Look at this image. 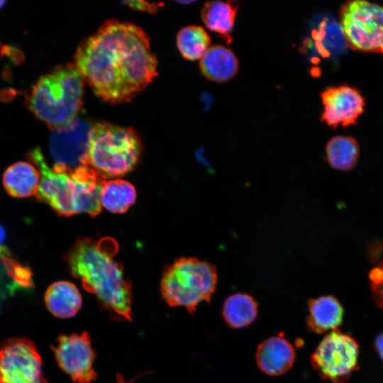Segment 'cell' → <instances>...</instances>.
<instances>
[{
    "instance_id": "obj_14",
    "label": "cell",
    "mask_w": 383,
    "mask_h": 383,
    "mask_svg": "<svg viewBox=\"0 0 383 383\" xmlns=\"http://www.w3.org/2000/svg\"><path fill=\"white\" fill-rule=\"evenodd\" d=\"M307 326L313 332L321 334L336 329L343 321V309L331 295L321 296L308 301Z\"/></svg>"
},
{
    "instance_id": "obj_20",
    "label": "cell",
    "mask_w": 383,
    "mask_h": 383,
    "mask_svg": "<svg viewBox=\"0 0 383 383\" xmlns=\"http://www.w3.org/2000/svg\"><path fill=\"white\" fill-rule=\"evenodd\" d=\"M326 159L334 169L348 171L357 163L359 148L357 141L349 136L332 138L326 145Z\"/></svg>"
},
{
    "instance_id": "obj_28",
    "label": "cell",
    "mask_w": 383,
    "mask_h": 383,
    "mask_svg": "<svg viewBox=\"0 0 383 383\" xmlns=\"http://www.w3.org/2000/svg\"><path fill=\"white\" fill-rule=\"evenodd\" d=\"M4 4H5V1H0V8H1V6H3Z\"/></svg>"
},
{
    "instance_id": "obj_25",
    "label": "cell",
    "mask_w": 383,
    "mask_h": 383,
    "mask_svg": "<svg viewBox=\"0 0 383 383\" xmlns=\"http://www.w3.org/2000/svg\"><path fill=\"white\" fill-rule=\"evenodd\" d=\"M375 348L379 357L383 360V333L379 334L375 339Z\"/></svg>"
},
{
    "instance_id": "obj_21",
    "label": "cell",
    "mask_w": 383,
    "mask_h": 383,
    "mask_svg": "<svg viewBox=\"0 0 383 383\" xmlns=\"http://www.w3.org/2000/svg\"><path fill=\"white\" fill-rule=\"evenodd\" d=\"M236 10V6L233 3L209 1L201 10V18L209 30L227 35L233 28Z\"/></svg>"
},
{
    "instance_id": "obj_23",
    "label": "cell",
    "mask_w": 383,
    "mask_h": 383,
    "mask_svg": "<svg viewBox=\"0 0 383 383\" xmlns=\"http://www.w3.org/2000/svg\"><path fill=\"white\" fill-rule=\"evenodd\" d=\"M370 280L374 299L383 309V262L370 272Z\"/></svg>"
},
{
    "instance_id": "obj_16",
    "label": "cell",
    "mask_w": 383,
    "mask_h": 383,
    "mask_svg": "<svg viewBox=\"0 0 383 383\" xmlns=\"http://www.w3.org/2000/svg\"><path fill=\"white\" fill-rule=\"evenodd\" d=\"M199 67L208 79L223 82L237 74L238 62L230 49L222 45H213L209 47L200 59Z\"/></svg>"
},
{
    "instance_id": "obj_8",
    "label": "cell",
    "mask_w": 383,
    "mask_h": 383,
    "mask_svg": "<svg viewBox=\"0 0 383 383\" xmlns=\"http://www.w3.org/2000/svg\"><path fill=\"white\" fill-rule=\"evenodd\" d=\"M359 346L338 328L327 334L311 355L313 368L324 379L345 383L358 367Z\"/></svg>"
},
{
    "instance_id": "obj_2",
    "label": "cell",
    "mask_w": 383,
    "mask_h": 383,
    "mask_svg": "<svg viewBox=\"0 0 383 383\" xmlns=\"http://www.w3.org/2000/svg\"><path fill=\"white\" fill-rule=\"evenodd\" d=\"M118 250V243L111 238H80L69 250L65 260L71 274L96 295L111 318L131 321L132 289L123 275V266L113 260Z\"/></svg>"
},
{
    "instance_id": "obj_22",
    "label": "cell",
    "mask_w": 383,
    "mask_h": 383,
    "mask_svg": "<svg viewBox=\"0 0 383 383\" xmlns=\"http://www.w3.org/2000/svg\"><path fill=\"white\" fill-rule=\"evenodd\" d=\"M211 39L201 26H188L177 35V45L182 55L189 60H200L209 48Z\"/></svg>"
},
{
    "instance_id": "obj_6",
    "label": "cell",
    "mask_w": 383,
    "mask_h": 383,
    "mask_svg": "<svg viewBox=\"0 0 383 383\" xmlns=\"http://www.w3.org/2000/svg\"><path fill=\"white\" fill-rule=\"evenodd\" d=\"M216 267L194 257H181L167 267L160 282L162 298L170 306H182L193 313L209 302L216 289Z\"/></svg>"
},
{
    "instance_id": "obj_4",
    "label": "cell",
    "mask_w": 383,
    "mask_h": 383,
    "mask_svg": "<svg viewBox=\"0 0 383 383\" xmlns=\"http://www.w3.org/2000/svg\"><path fill=\"white\" fill-rule=\"evenodd\" d=\"M83 85L84 79L75 65L57 67L36 82L29 108L50 128L65 127L77 118L82 104Z\"/></svg>"
},
{
    "instance_id": "obj_24",
    "label": "cell",
    "mask_w": 383,
    "mask_h": 383,
    "mask_svg": "<svg viewBox=\"0 0 383 383\" xmlns=\"http://www.w3.org/2000/svg\"><path fill=\"white\" fill-rule=\"evenodd\" d=\"M127 3L131 7L136 10L148 11V12L155 11L158 6V4H150L145 1H128Z\"/></svg>"
},
{
    "instance_id": "obj_18",
    "label": "cell",
    "mask_w": 383,
    "mask_h": 383,
    "mask_svg": "<svg viewBox=\"0 0 383 383\" xmlns=\"http://www.w3.org/2000/svg\"><path fill=\"white\" fill-rule=\"evenodd\" d=\"M258 305L254 298L243 292L230 295L224 301L222 315L232 328H241L251 324L256 318Z\"/></svg>"
},
{
    "instance_id": "obj_17",
    "label": "cell",
    "mask_w": 383,
    "mask_h": 383,
    "mask_svg": "<svg viewBox=\"0 0 383 383\" xmlns=\"http://www.w3.org/2000/svg\"><path fill=\"white\" fill-rule=\"evenodd\" d=\"M38 168L26 162H18L9 167L3 176V184L9 194L23 198L35 195L40 182Z\"/></svg>"
},
{
    "instance_id": "obj_3",
    "label": "cell",
    "mask_w": 383,
    "mask_h": 383,
    "mask_svg": "<svg viewBox=\"0 0 383 383\" xmlns=\"http://www.w3.org/2000/svg\"><path fill=\"white\" fill-rule=\"evenodd\" d=\"M29 160L40 172L36 198L48 204L59 216L87 213L91 216L101 210L100 189L104 181L87 166L71 172L50 168L39 148L30 150Z\"/></svg>"
},
{
    "instance_id": "obj_11",
    "label": "cell",
    "mask_w": 383,
    "mask_h": 383,
    "mask_svg": "<svg viewBox=\"0 0 383 383\" xmlns=\"http://www.w3.org/2000/svg\"><path fill=\"white\" fill-rule=\"evenodd\" d=\"M91 126L87 121L77 118L69 125L53 131L50 150L54 170L71 172L86 166Z\"/></svg>"
},
{
    "instance_id": "obj_12",
    "label": "cell",
    "mask_w": 383,
    "mask_h": 383,
    "mask_svg": "<svg viewBox=\"0 0 383 383\" xmlns=\"http://www.w3.org/2000/svg\"><path fill=\"white\" fill-rule=\"evenodd\" d=\"M321 99L322 120L334 128L355 124L364 110V99L357 89L348 86L328 88L322 92Z\"/></svg>"
},
{
    "instance_id": "obj_19",
    "label": "cell",
    "mask_w": 383,
    "mask_h": 383,
    "mask_svg": "<svg viewBox=\"0 0 383 383\" xmlns=\"http://www.w3.org/2000/svg\"><path fill=\"white\" fill-rule=\"evenodd\" d=\"M135 199V189L128 181L120 179L103 181L100 189V202L108 211L116 213H124Z\"/></svg>"
},
{
    "instance_id": "obj_27",
    "label": "cell",
    "mask_w": 383,
    "mask_h": 383,
    "mask_svg": "<svg viewBox=\"0 0 383 383\" xmlns=\"http://www.w3.org/2000/svg\"><path fill=\"white\" fill-rule=\"evenodd\" d=\"M117 381L118 383H131V382H126L124 380V379L120 374L117 375Z\"/></svg>"
},
{
    "instance_id": "obj_9",
    "label": "cell",
    "mask_w": 383,
    "mask_h": 383,
    "mask_svg": "<svg viewBox=\"0 0 383 383\" xmlns=\"http://www.w3.org/2000/svg\"><path fill=\"white\" fill-rule=\"evenodd\" d=\"M0 383H48L40 355L32 341L13 338L3 343L0 347Z\"/></svg>"
},
{
    "instance_id": "obj_7",
    "label": "cell",
    "mask_w": 383,
    "mask_h": 383,
    "mask_svg": "<svg viewBox=\"0 0 383 383\" xmlns=\"http://www.w3.org/2000/svg\"><path fill=\"white\" fill-rule=\"evenodd\" d=\"M340 23L351 48L383 55V7L364 0L348 1L341 7Z\"/></svg>"
},
{
    "instance_id": "obj_13",
    "label": "cell",
    "mask_w": 383,
    "mask_h": 383,
    "mask_svg": "<svg viewBox=\"0 0 383 383\" xmlns=\"http://www.w3.org/2000/svg\"><path fill=\"white\" fill-rule=\"evenodd\" d=\"M255 359L260 370L270 376L281 375L293 365L295 352L292 345L282 335L263 340L257 347Z\"/></svg>"
},
{
    "instance_id": "obj_26",
    "label": "cell",
    "mask_w": 383,
    "mask_h": 383,
    "mask_svg": "<svg viewBox=\"0 0 383 383\" xmlns=\"http://www.w3.org/2000/svg\"><path fill=\"white\" fill-rule=\"evenodd\" d=\"M6 233L4 228L0 225V245L4 241Z\"/></svg>"
},
{
    "instance_id": "obj_10",
    "label": "cell",
    "mask_w": 383,
    "mask_h": 383,
    "mask_svg": "<svg viewBox=\"0 0 383 383\" xmlns=\"http://www.w3.org/2000/svg\"><path fill=\"white\" fill-rule=\"evenodd\" d=\"M52 349L58 365L74 383H91L96 379L93 367L96 351L87 331L59 335Z\"/></svg>"
},
{
    "instance_id": "obj_1",
    "label": "cell",
    "mask_w": 383,
    "mask_h": 383,
    "mask_svg": "<svg viewBox=\"0 0 383 383\" xmlns=\"http://www.w3.org/2000/svg\"><path fill=\"white\" fill-rule=\"evenodd\" d=\"M75 66L104 101L116 104L136 96L157 74L149 39L137 26L111 20L79 45Z\"/></svg>"
},
{
    "instance_id": "obj_5",
    "label": "cell",
    "mask_w": 383,
    "mask_h": 383,
    "mask_svg": "<svg viewBox=\"0 0 383 383\" xmlns=\"http://www.w3.org/2000/svg\"><path fill=\"white\" fill-rule=\"evenodd\" d=\"M141 143L131 128L108 122L92 125L85 165L102 179L121 177L136 165Z\"/></svg>"
},
{
    "instance_id": "obj_15",
    "label": "cell",
    "mask_w": 383,
    "mask_h": 383,
    "mask_svg": "<svg viewBox=\"0 0 383 383\" xmlns=\"http://www.w3.org/2000/svg\"><path fill=\"white\" fill-rule=\"evenodd\" d=\"M45 302L47 309L53 316L60 318H69L79 311L82 299L74 284L67 281H59L47 289Z\"/></svg>"
}]
</instances>
